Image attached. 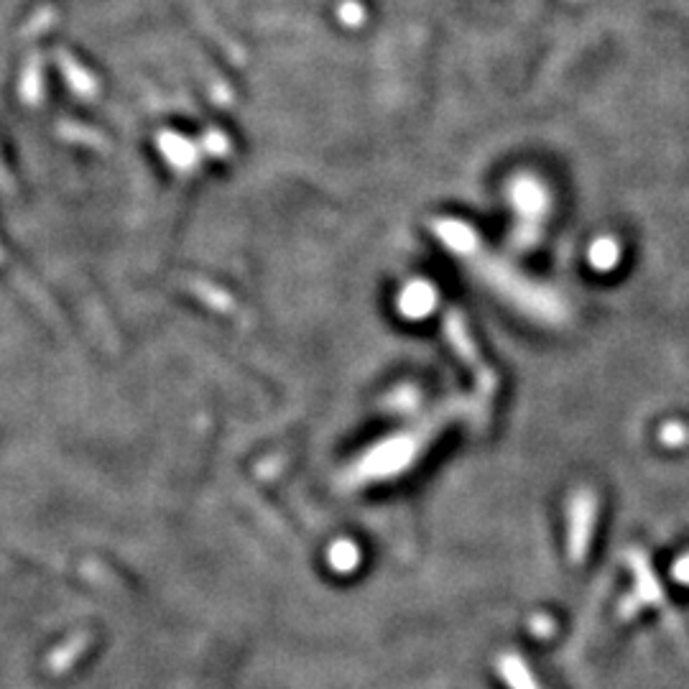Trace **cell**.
<instances>
[{
  "mask_svg": "<svg viewBox=\"0 0 689 689\" xmlns=\"http://www.w3.org/2000/svg\"><path fill=\"white\" fill-rule=\"evenodd\" d=\"M442 332H445V337L450 340L457 358H460L462 363L475 373L478 386L493 391V386H496V376H493V371H490L488 365L483 363V358H480V350H478V345H475L470 330H467V319L462 317V312L450 309V312L445 314V322H442Z\"/></svg>",
  "mask_w": 689,
  "mask_h": 689,
  "instance_id": "cell-4",
  "label": "cell"
},
{
  "mask_svg": "<svg viewBox=\"0 0 689 689\" xmlns=\"http://www.w3.org/2000/svg\"><path fill=\"white\" fill-rule=\"evenodd\" d=\"M587 261H590V266L595 271H610V268H615L618 261H621V245H618L615 238H605L603 235V238L593 240L590 251H587Z\"/></svg>",
  "mask_w": 689,
  "mask_h": 689,
  "instance_id": "cell-8",
  "label": "cell"
},
{
  "mask_svg": "<svg viewBox=\"0 0 689 689\" xmlns=\"http://www.w3.org/2000/svg\"><path fill=\"white\" fill-rule=\"evenodd\" d=\"M437 289L427 279H414L401 289L399 294V312L406 319H422L434 312L437 307Z\"/></svg>",
  "mask_w": 689,
  "mask_h": 689,
  "instance_id": "cell-5",
  "label": "cell"
},
{
  "mask_svg": "<svg viewBox=\"0 0 689 689\" xmlns=\"http://www.w3.org/2000/svg\"><path fill=\"white\" fill-rule=\"evenodd\" d=\"M44 95V72H41L39 57H31L21 80V97L26 105H39Z\"/></svg>",
  "mask_w": 689,
  "mask_h": 689,
  "instance_id": "cell-9",
  "label": "cell"
},
{
  "mask_svg": "<svg viewBox=\"0 0 689 689\" xmlns=\"http://www.w3.org/2000/svg\"><path fill=\"white\" fill-rule=\"evenodd\" d=\"M337 18H340L345 26L355 29V26H360V23L365 21V8L360 6L358 0H342V6L337 8Z\"/></svg>",
  "mask_w": 689,
  "mask_h": 689,
  "instance_id": "cell-10",
  "label": "cell"
},
{
  "mask_svg": "<svg viewBox=\"0 0 689 689\" xmlns=\"http://www.w3.org/2000/svg\"><path fill=\"white\" fill-rule=\"evenodd\" d=\"M432 230L447 251L455 253L485 286H490L498 297L506 299L519 312L529 314L541 325H562L564 319L570 317V309L557 291L536 284L529 276L521 274L519 268L511 266L506 258L490 251L467 223H460L455 217H437Z\"/></svg>",
  "mask_w": 689,
  "mask_h": 689,
  "instance_id": "cell-1",
  "label": "cell"
},
{
  "mask_svg": "<svg viewBox=\"0 0 689 689\" xmlns=\"http://www.w3.org/2000/svg\"><path fill=\"white\" fill-rule=\"evenodd\" d=\"M0 258H3V251H0Z\"/></svg>",
  "mask_w": 689,
  "mask_h": 689,
  "instance_id": "cell-12",
  "label": "cell"
},
{
  "mask_svg": "<svg viewBox=\"0 0 689 689\" xmlns=\"http://www.w3.org/2000/svg\"><path fill=\"white\" fill-rule=\"evenodd\" d=\"M202 151H207V154L212 156H225L230 151V141L225 138V133H217V131H210L205 138H202Z\"/></svg>",
  "mask_w": 689,
  "mask_h": 689,
  "instance_id": "cell-11",
  "label": "cell"
},
{
  "mask_svg": "<svg viewBox=\"0 0 689 689\" xmlns=\"http://www.w3.org/2000/svg\"><path fill=\"white\" fill-rule=\"evenodd\" d=\"M467 409V401H450V404L439 406L437 411H432L427 422H422L419 427L409 429L404 434H396L383 445L373 447L358 465L353 467L350 478L355 483H363V480H378V478H388V475L401 473L404 467H409L414 462V457L424 450L429 439L439 432L450 422L452 416L462 414Z\"/></svg>",
  "mask_w": 689,
  "mask_h": 689,
  "instance_id": "cell-2",
  "label": "cell"
},
{
  "mask_svg": "<svg viewBox=\"0 0 689 689\" xmlns=\"http://www.w3.org/2000/svg\"><path fill=\"white\" fill-rule=\"evenodd\" d=\"M57 64H59V69H62V75H64V80H67V85L72 87L77 95H82L85 100H92V97L100 92V85H97L95 77H92L90 72H87V69L82 67V64L77 62L75 57H69L67 52H59Z\"/></svg>",
  "mask_w": 689,
  "mask_h": 689,
  "instance_id": "cell-7",
  "label": "cell"
},
{
  "mask_svg": "<svg viewBox=\"0 0 689 689\" xmlns=\"http://www.w3.org/2000/svg\"><path fill=\"white\" fill-rule=\"evenodd\" d=\"M508 200L516 212V225L511 233L513 251H529L544 233V223L552 210V194L539 177L519 174L508 182Z\"/></svg>",
  "mask_w": 689,
  "mask_h": 689,
  "instance_id": "cell-3",
  "label": "cell"
},
{
  "mask_svg": "<svg viewBox=\"0 0 689 689\" xmlns=\"http://www.w3.org/2000/svg\"><path fill=\"white\" fill-rule=\"evenodd\" d=\"M156 143H159V151L164 154V159L177 171H192L194 166L202 161L200 143L189 141V138L184 136H177V133H161Z\"/></svg>",
  "mask_w": 689,
  "mask_h": 689,
  "instance_id": "cell-6",
  "label": "cell"
}]
</instances>
